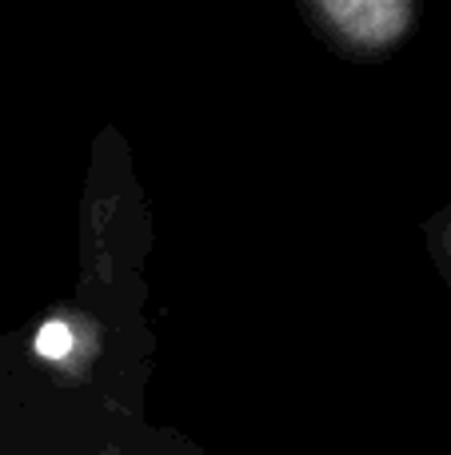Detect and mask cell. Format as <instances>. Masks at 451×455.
Masks as SVG:
<instances>
[{"instance_id":"1","label":"cell","mask_w":451,"mask_h":455,"mask_svg":"<svg viewBox=\"0 0 451 455\" xmlns=\"http://www.w3.org/2000/svg\"><path fill=\"white\" fill-rule=\"evenodd\" d=\"M324 12L332 16L344 36L368 48H384L400 40L415 16L412 4H400V0H332V4H324Z\"/></svg>"},{"instance_id":"2","label":"cell","mask_w":451,"mask_h":455,"mask_svg":"<svg viewBox=\"0 0 451 455\" xmlns=\"http://www.w3.org/2000/svg\"><path fill=\"white\" fill-rule=\"evenodd\" d=\"M68 344L72 339H68V328H64V323H48V328L40 331V352H48V355H64Z\"/></svg>"}]
</instances>
